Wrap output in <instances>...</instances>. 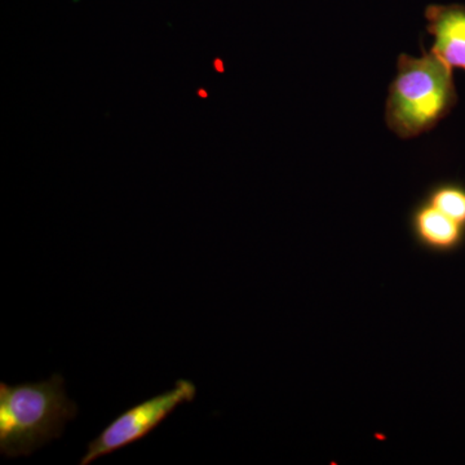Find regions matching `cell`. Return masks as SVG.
Masks as SVG:
<instances>
[{"label":"cell","instance_id":"6da1fadb","mask_svg":"<svg viewBox=\"0 0 465 465\" xmlns=\"http://www.w3.org/2000/svg\"><path fill=\"white\" fill-rule=\"evenodd\" d=\"M78 406L67 399L65 381L54 374L48 381L8 385L0 382V454L27 457L60 439Z\"/></svg>","mask_w":465,"mask_h":465},{"label":"cell","instance_id":"7a4b0ae2","mask_svg":"<svg viewBox=\"0 0 465 465\" xmlns=\"http://www.w3.org/2000/svg\"><path fill=\"white\" fill-rule=\"evenodd\" d=\"M399 73L385 108L388 127L401 139L433 130L458 103L452 69L433 51L421 57L400 54Z\"/></svg>","mask_w":465,"mask_h":465},{"label":"cell","instance_id":"3957f363","mask_svg":"<svg viewBox=\"0 0 465 465\" xmlns=\"http://www.w3.org/2000/svg\"><path fill=\"white\" fill-rule=\"evenodd\" d=\"M197 396L194 382L179 379L173 388L159 393L125 410L110 421L96 439L87 446V452L79 465L94 463L99 458L113 454L116 450L139 442L173 414L183 403L193 402Z\"/></svg>","mask_w":465,"mask_h":465},{"label":"cell","instance_id":"277c9868","mask_svg":"<svg viewBox=\"0 0 465 465\" xmlns=\"http://www.w3.org/2000/svg\"><path fill=\"white\" fill-rule=\"evenodd\" d=\"M427 30L434 36L432 50L450 67L465 70V5H430Z\"/></svg>","mask_w":465,"mask_h":465},{"label":"cell","instance_id":"5b68a950","mask_svg":"<svg viewBox=\"0 0 465 465\" xmlns=\"http://www.w3.org/2000/svg\"><path fill=\"white\" fill-rule=\"evenodd\" d=\"M411 231L421 249L434 253H450L463 244L465 226L424 201L411 215Z\"/></svg>","mask_w":465,"mask_h":465},{"label":"cell","instance_id":"8992f818","mask_svg":"<svg viewBox=\"0 0 465 465\" xmlns=\"http://www.w3.org/2000/svg\"><path fill=\"white\" fill-rule=\"evenodd\" d=\"M427 202L452 220L465 226V188L457 183H442L428 194Z\"/></svg>","mask_w":465,"mask_h":465},{"label":"cell","instance_id":"52a82bcc","mask_svg":"<svg viewBox=\"0 0 465 465\" xmlns=\"http://www.w3.org/2000/svg\"><path fill=\"white\" fill-rule=\"evenodd\" d=\"M200 94H201V97H206V94H204V92H203V91H201V92H200Z\"/></svg>","mask_w":465,"mask_h":465}]
</instances>
